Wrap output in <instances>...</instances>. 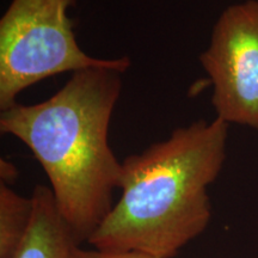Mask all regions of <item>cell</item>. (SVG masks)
<instances>
[{
	"instance_id": "6da1fadb",
	"label": "cell",
	"mask_w": 258,
	"mask_h": 258,
	"mask_svg": "<svg viewBox=\"0 0 258 258\" xmlns=\"http://www.w3.org/2000/svg\"><path fill=\"white\" fill-rule=\"evenodd\" d=\"M121 72H74L47 101L17 104L0 115V131L27 145L41 164L64 221L80 244L111 208L123 165L109 146V125L121 95Z\"/></svg>"
},
{
	"instance_id": "7a4b0ae2",
	"label": "cell",
	"mask_w": 258,
	"mask_h": 258,
	"mask_svg": "<svg viewBox=\"0 0 258 258\" xmlns=\"http://www.w3.org/2000/svg\"><path fill=\"white\" fill-rule=\"evenodd\" d=\"M228 125L218 117L196 121L125 158L121 198L88 243L103 251L175 257L211 220L207 190L225 163Z\"/></svg>"
},
{
	"instance_id": "3957f363",
	"label": "cell",
	"mask_w": 258,
	"mask_h": 258,
	"mask_svg": "<svg viewBox=\"0 0 258 258\" xmlns=\"http://www.w3.org/2000/svg\"><path fill=\"white\" fill-rule=\"evenodd\" d=\"M76 0H12L0 21V109L17 104V97L49 77L106 67L124 73L127 56L98 59L82 50L69 9Z\"/></svg>"
},
{
	"instance_id": "277c9868",
	"label": "cell",
	"mask_w": 258,
	"mask_h": 258,
	"mask_svg": "<svg viewBox=\"0 0 258 258\" xmlns=\"http://www.w3.org/2000/svg\"><path fill=\"white\" fill-rule=\"evenodd\" d=\"M200 62L212 82L217 117L258 132V0L225 9Z\"/></svg>"
},
{
	"instance_id": "5b68a950",
	"label": "cell",
	"mask_w": 258,
	"mask_h": 258,
	"mask_svg": "<svg viewBox=\"0 0 258 258\" xmlns=\"http://www.w3.org/2000/svg\"><path fill=\"white\" fill-rule=\"evenodd\" d=\"M29 231L14 258H73L76 240L50 188L37 185L31 195Z\"/></svg>"
},
{
	"instance_id": "8992f818",
	"label": "cell",
	"mask_w": 258,
	"mask_h": 258,
	"mask_svg": "<svg viewBox=\"0 0 258 258\" xmlns=\"http://www.w3.org/2000/svg\"><path fill=\"white\" fill-rule=\"evenodd\" d=\"M32 200L0 183V258H14L29 231Z\"/></svg>"
},
{
	"instance_id": "52a82bcc",
	"label": "cell",
	"mask_w": 258,
	"mask_h": 258,
	"mask_svg": "<svg viewBox=\"0 0 258 258\" xmlns=\"http://www.w3.org/2000/svg\"><path fill=\"white\" fill-rule=\"evenodd\" d=\"M73 258H153L140 252H114V251H103L92 247L91 250L82 249L77 246L74 249Z\"/></svg>"
},
{
	"instance_id": "ba28073f",
	"label": "cell",
	"mask_w": 258,
	"mask_h": 258,
	"mask_svg": "<svg viewBox=\"0 0 258 258\" xmlns=\"http://www.w3.org/2000/svg\"><path fill=\"white\" fill-rule=\"evenodd\" d=\"M0 178H2V183L8 185L9 183L15 182L17 178V169L14 164L4 159L0 160Z\"/></svg>"
}]
</instances>
